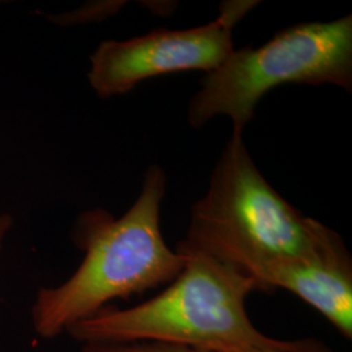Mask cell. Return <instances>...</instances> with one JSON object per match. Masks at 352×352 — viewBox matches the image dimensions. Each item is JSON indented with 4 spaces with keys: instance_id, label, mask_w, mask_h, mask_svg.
<instances>
[{
    "instance_id": "1",
    "label": "cell",
    "mask_w": 352,
    "mask_h": 352,
    "mask_svg": "<svg viewBox=\"0 0 352 352\" xmlns=\"http://www.w3.org/2000/svg\"><path fill=\"white\" fill-rule=\"evenodd\" d=\"M186 266L157 296L120 309L109 305L67 329L88 343L155 342L195 349L256 347L278 352H331L317 340H280L261 333L247 312V299L265 291L258 280L213 256L187 250Z\"/></svg>"
},
{
    "instance_id": "2",
    "label": "cell",
    "mask_w": 352,
    "mask_h": 352,
    "mask_svg": "<svg viewBox=\"0 0 352 352\" xmlns=\"http://www.w3.org/2000/svg\"><path fill=\"white\" fill-rule=\"evenodd\" d=\"M166 175L148 170L139 199L120 218L103 209L81 214L72 238L84 258L55 287H42L32 305V324L43 338H55L118 299H128L173 282L187 257L173 251L161 230Z\"/></svg>"
},
{
    "instance_id": "3",
    "label": "cell",
    "mask_w": 352,
    "mask_h": 352,
    "mask_svg": "<svg viewBox=\"0 0 352 352\" xmlns=\"http://www.w3.org/2000/svg\"><path fill=\"white\" fill-rule=\"evenodd\" d=\"M338 236L289 205L253 162L243 133L232 132L208 192L192 206L187 238L179 245L234 265L256 279L278 261L314 257Z\"/></svg>"
},
{
    "instance_id": "4",
    "label": "cell",
    "mask_w": 352,
    "mask_h": 352,
    "mask_svg": "<svg viewBox=\"0 0 352 352\" xmlns=\"http://www.w3.org/2000/svg\"><path fill=\"white\" fill-rule=\"evenodd\" d=\"M289 82L333 84L351 91L352 16L289 26L260 47L232 51L193 96L189 124L200 128L226 115L234 132L243 133L265 94Z\"/></svg>"
},
{
    "instance_id": "5",
    "label": "cell",
    "mask_w": 352,
    "mask_h": 352,
    "mask_svg": "<svg viewBox=\"0 0 352 352\" xmlns=\"http://www.w3.org/2000/svg\"><path fill=\"white\" fill-rule=\"evenodd\" d=\"M257 4L225 1L213 23L192 29H157L126 41L106 39L90 56L88 78L96 94L107 100L129 93L155 76L217 69L235 50L232 28Z\"/></svg>"
},
{
    "instance_id": "6",
    "label": "cell",
    "mask_w": 352,
    "mask_h": 352,
    "mask_svg": "<svg viewBox=\"0 0 352 352\" xmlns=\"http://www.w3.org/2000/svg\"><path fill=\"white\" fill-rule=\"evenodd\" d=\"M256 278L265 291L292 292L351 340L352 258L340 236L314 257L278 261L266 266Z\"/></svg>"
},
{
    "instance_id": "7",
    "label": "cell",
    "mask_w": 352,
    "mask_h": 352,
    "mask_svg": "<svg viewBox=\"0 0 352 352\" xmlns=\"http://www.w3.org/2000/svg\"><path fill=\"white\" fill-rule=\"evenodd\" d=\"M81 352H218L155 342L138 343H88L81 346Z\"/></svg>"
},
{
    "instance_id": "8",
    "label": "cell",
    "mask_w": 352,
    "mask_h": 352,
    "mask_svg": "<svg viewBox=\"0 0 352 352\" xmlns=\"http://www.w3.org/2000/svg\"><path fill=\"white\" fill-rule=\"evenodd\" d=\"M119 8L118 3H98L94 6H85L78 8L77 11L64 14H50L47 19L59 25H71V24H81L88 21H97L107 17L109 14L115 12Z\"/></svg>"
},
{
    "instance_id": "9",
    "label": "cell",
    "mask_w": 352,
    "mask_h": 352,
    "mask_svg": "<svg viewBox=\"0 0 352 352\" xmlns=\"http://www.w3.org/2000/svg\"><path fill=\"white\" fill-rule=\"evenodd\" d=\"M13 227V218L11 214L0 213V253L3 252L4 244Z\"/></svg>"
},
{
    "instance_id": "10",
    "label": "cell",
    "mask_w": 352,
    "mask_h": 352,
    "mask_svg": "<svg viewBox=\"0 0 352 352\" xmlns=\"http://www.w3.org/2000/svg\"><path fill=\"white\" fill-rule=\"evenodd\" d=\"M215 350V349H213ZM226 352H278L273 350H263V349H256V347H235V349H219Z\"/></svg>"
},
{
    "instance_id": "11",
    "label": "cell",
    "mask_w": 352,
    "mask_h": 352,
    "mask_svg": "<svg viewBox=\"0 0 352 352\" xmlns=\"http://www.w3.org/2000/svg\"><path fill=\"white\" fill-rule=\"evenodd\" d=\"M214 351H218V352H226V351H223V350H219V349H215V350H214Z\"/></svg>"
}]
</instances>
